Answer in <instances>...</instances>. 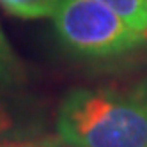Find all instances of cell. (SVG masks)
<instances>
[{
  "label": "cell",
  "mask_w": 147,
  "mask_h": 147,
  "mask_svg": "<svg viewBox=\"0 0 147 147\" xmlns=\"http://www.w3.org/2000/svg\"><path fill=\"white\" fill-rule=\"evenodd\" d=\"M57 136L73 147H147V76L124 87L73 89L57 112Z\"/></svg>",
  "instance_id": "1"
},
{
  "label": "cell",
  "mask_w": 147,
  "mask_h": 147,
  "mask_svg": "<svg viewBox=\"0 0 147 147\" xmlns=\"http://www.w3.org/2000/svg\"><path fill=\"white\" fill-rule=\"evenodd\" d=\"M51 18L59 39L83 57H117L147 43L145 34L98 0H59Z\"/></svg>",
  "instance_id": "2"
},
{
  "label": "cell",
  "mask_w": 147,
  "mask_h": 147,
  "mask_svg": "<svg viewBox=\"0 0 147 147\" xmlns=\"http://www.w3.org/2000/svg\"><path fill=\"white\" fill-rule=\"evenodd\" d=\"M43 115L22 103L0 98V144L45 138Z\"/></svg>",
  "instance_id": "3"
},
{
  "label": "cell",
  "mask_w": 147,
  "mask_h": 147,
  "mask_svg": "<svg viewBox=\"0 0 147 147\" xmlns=\"http://www.w3.org/2000/svg\"><path fill=\"white\" fill-rule=\"evenodd\" d=\"M147 37V0H98Z\"/></svg>",
  "instance_id": "4"
},
{
  "label": "cell",
  "mask_w": 147,
  "mask_h": 147,
  "mask_svg": "<svg viewBox=\"0 0 147 147\" xmlns=\"http://www.w3.org/2000/svg\"><path fill=\"white\" fill-rule=\"evenodd\" d=\"M59 0H0L9 14L18 18L36 20V18H48L53 14Z\"/></svg>",
  "instance_id": "5"
},
{
  "label": "cell",
  "mask_w": 147,
  "mask_h": 147,
  "mask_svg": "<svg viewBox=\"0 0 147 147\" xmlns=\"http://www.w3.org/2000/svg\"><path fill=\"white\" fill-rule=\"evenodd\" d=\"M23 78L22 66L0 30V87H11Z\"/></svg>",
  "instance_id": "6"
},
{
  "label": "cell",
  "mask_w": 147,
  "mask_h": 147,
  "mask_svg": "<svg viewBox=\"0 0 147 147\" xmlns=\"http://www.w3.org/2000/svg\"><path fill=\"white\" fill-rule=\"evenodd\" d=\"M46 136L39 140H27V142H11V144H0V147H45Z\"/></svg>",
  "instance_id": "7"
},
{
  "label": "cell",
  "mask_w": 147,
  "mask_h": 147,
  "mask_svg": "<svg viewBox=\"0 0 147 147\" xmlns=\"http://www.w3.org/2000/svg\"><path fill=\"white\" fill-rule=\"evenodd\" d=\"M45 147H73L69 144H66L64 140H60L59 136H46V144Z\"/></svg>",
  "instance_id": "8"
}]
</instances>
